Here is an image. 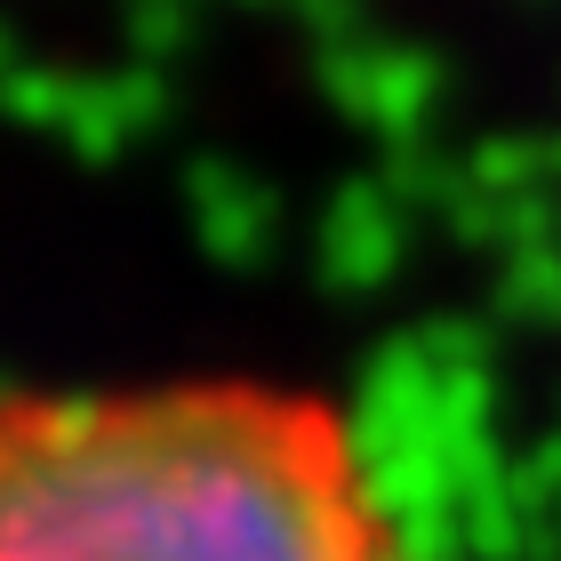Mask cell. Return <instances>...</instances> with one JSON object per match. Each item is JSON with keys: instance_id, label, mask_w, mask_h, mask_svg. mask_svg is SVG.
I'll return each instance as SVG.
<instances>
[{"instance_id": "1", "label": "cell", "mask_w": 561, "mask_h": 561, "mask_svg": "<svg viewBox=\"0 0 561 561\" xmlns=\"http://www.w3.org/2000/svg\"><path fill=\"white\" fill-rule=\"evenodd\" d=\"M0 561H401L337 401L273 377L0 393Z\"/></svg>"}]
</instances>
